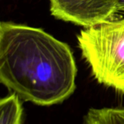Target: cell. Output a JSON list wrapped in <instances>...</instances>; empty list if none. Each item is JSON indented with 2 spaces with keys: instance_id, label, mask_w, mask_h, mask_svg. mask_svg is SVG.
<instances>
[{
  "instance_id": "6da1fadb",
  "label": "cell",
  "mask_w": 124,
  "mask_h": 124,
  "mask_svg": "<svg viewBox=\"0 0 124 124\" xmlns=\"http://www.w3.org/2000/svg\"><path fill=\"white\" fill-rule=\"evenodd\" d=\"M73 52L41 28L0 23V81L19 98L47 106L60 103L76 89Z\"/></svg>"
},
{
  "instance_id": "7a4b0ae2",
  "label": "cell",
  "mask_w": 124,
  "mask_h": 124,
  "mask_svg": "<svg viewBox=\"0 0 124 124\" xmlns=\"http://www.w3.org/2000/svg\"><path fill=\"white\" fill-rule=\"evenodd\" d=\"M77 40L97 81L124 94V19L85 28Z\"/></svg>"
},
{
  "instance_id": "3957f363",
  "label": "cell",
  "mask_w": 124,
  "mask_h": 124,
  "mask_svg": "<svg viewBox=\"0 0 124 124\" xmlns=\"http://www.w3.org/2000/svg\"><path fill=\"white\" fill-rule=\"evenodd\" d=\"M55 18L84 28L113 20L120 11L118 0H49Z\"/></svg>"
},
{
  "instance_id": "277c9868",
  "label": "cell",
  "mask_w": 124,
  "mask_h": 124,
  "mask_svg": "<svg viewBox=\"0 0 124 124\" xmlns=\"http://www.w3.org/2000/svg\"><path fill=\"white\" fill-rule=\"evenodd\" d=\"M83 124H124V108L90 109L84 117Z\"/></svg>"
},
{
  "instance_id": "5b68a950",
  "label": "cell",
  "mask_w": 124,
  "mask_h": 124,
  "mask_svg": "<svg viewBox=\"0 0 124 124\" xmlns=\"http://www.w3.org/2000/svg\"><path fill=\"white\" fill-rule=\"evenodd\" d=\"M1 124H21L23 108L19 97L12 93L0 102Z\"/></svg>"
},
{
  "instance_id": "8992f818",
  "label": "cell",
  "mask_w": 124,
  "mask_h": 124,
  "mask_svg": "<svg viewBox=\"0 0 124 124\" xmlns=\"http://www.w3.org/2000/svg\"><path fill=\"white\" fill-rule=\"evenodd\" d=\"M120 11L124 12V0H118Z\"/></svg>"
},
{
  "instance_id": "52a82bcc",
  "label": "cell",
  "mask_w": 124,
  "mask_h": 124,
  "mask_svg": "<svg viewBox=\"0 0 124 124\" xmlns=\"http://www.w3.org/2000/svg\"></svg>"
}]
</instances>
